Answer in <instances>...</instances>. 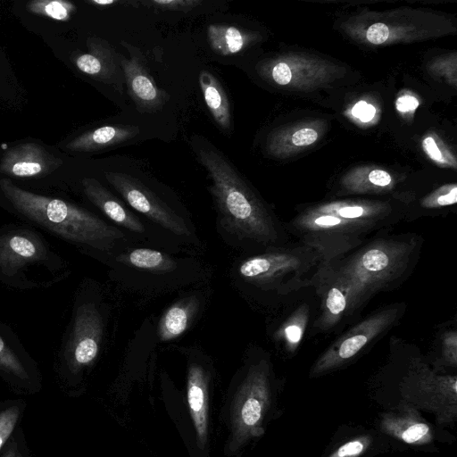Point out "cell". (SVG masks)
Listing matches in <instances>:
<instances>
[{
	"mask_svg": "<svg viewBox=\"0 0 457 457\" xmlns=\"http://www.w3.org/2000/svg\"><path fill=\"white\" fill-rule=\"evenodd\" d=\"M87 52L75 58L76 67L83 73L122 91L121 69L118 54L110 44L98 37H88Z\"/></svg>",
	"mask_w": 457,
	"mask_h": 457,
	"instance_id": "cell-14",
	"label": "cell"
},
{
	"mask_svg": "<svg viewBox=\"0 0 457 457\" xmlns=\"http://www.w3.org/2000/svg\"><path fill=\"white\" fill-rule=\"evenodd\" d=\"M389 30L386 25L378 22L371 25L366 33L368 40L372 44H382L386 41Z\"/></svg>",
	"mask_w": 457,
	"mask_h": 457,
	"instance_id": "cell-30",
	"label": "cell"
},
{
	"mask_svg": "<svg viewBox=\"0 0 457 457\" xmlns=\"http://www.w3.org/2000/svg\"><path fill=\"white\" fill-rule=\"evenodd\" d=\"M199 307L198 300L187 297L172 304L162 315L158 326V337L170 341L181 336L188 328Z\"/></svg>",
	"mask_w": 457,
	"mask_h": 457,
	"instance_id": "cell-22",
	"label": "cell"
},
{
	"mask_svg": "<svg viewBox=\"0 0 457 457\" xmlns=\"http://www.w3.org/2000/svg\"><path fill=\"white\" fill-rule=\"evenodd\" d=\"M90 3L105 6V5L113 4L117 3V1L116 0H104V1L93 0V1H90Z\"/></svg>",
	"mask_w": 457,
	"mask_h": 457,
	"instance_id": "cell-37",
	"label": "cell"
},
{
	"mask_svg": "<svg viewBox=\"0 0 457 457\" xmlns=\"http://www.w3.org/2000/svg\"><path fill=\"white\" fill-rule=\"evenodd\" d=\"M82 187L87 199L110 220L130 231L144 232L142 222L96 179L85 178Z\"/></svg>",
	"mask_w": 457,
	"mask_h": 457,
	"instance_id": "cell-16",
	"label": "cell"
},
{
	"mask_svg": "<svg viewBox=\"0 0 457 457\" xmlns=\"http://www.w3.org/2000/svg\"><path fill=\"white\" fill-rule=\"evenodd\" d=\"M405 309L404 303H391L356 320L320 354L311 369V376L322 375L353 360L393 328Z\"/></svg>",
	"mask_w": 457,
	"mask_h": 457,
	"instance_id": "cell-7",
	"label": "cell"
},
{
	"mask_svg": "<svg viewBox=\"0 0 457 457\" xmlns=\"http://www.w3.org/2000/svg\"><path fill=\"white\" fill-rule=\"evenodd\" d=\"M390 232L321 264L312 283L318 303L312 335L354 323L376 295L395 290L407 280L420 256L423 239L415 233Z\"/></svg>",
	"mask_w": 457,
	"mask_h": 457,
	"instance_id": "cell-1",
	"label": "cell"
},
{
	"mask_svg": "<svg viewBox=\"0 0 457 457\" xmlns=\"http://www.w3.org/2000/svg\"><path fill=\"white\" fill-rule=\"evenodd\" d=\"M423 147L432 159L443 161L442 154L432 137H428L423 140Z\"/></svg>",
	"mask_w": 457,
	"mask_h": 457,
	"instance_id": "cell-36",
	"label": "cell"
},
{
	"mask_svg": "<svg viewBox=\"0 0 457 457\" xmlns=\"http://www.w3.org/2000/svg\"><path fill=\"white\" fill-rule=\"evenodd\" d=\"M369 180L375 186L384 187L391 183L392 179L386 171L374 170L370 172Z\"/></svg>",
	"mask_w": 457,
	"mask_h": 457,
	"instance_id": "cell-34",
	"label": "cell"
},
{
	"mask_svg": "<svg viewBox=\"0 0 457 457\" xmlns=\"http://www.w3.org/2000/svg\"><path fill=\"white\" fill-rule=\"evenodd\" d=\"M457 378L436 375L424 363H412L401 384V394L414 407L434 412L438 421L450 423L457 414Z\"/></svg>",
	"mask_w": 457,
	"mask_h": 457,
	"instance_id": "cell-8",
	"label": "cell"
},
{
	"mask_svg": "<svg viewBox=\"0 0 457 457\" xmlns=\"http://www.w3.org/2000/svg\"><path fill=\"white\" fill-rule=\"evenodd\" d=\"M271 77L278 85H287L292 79V72L286 62H278L272 68Z\"/></svg>",
	"mask_w": 457,
	"mask_h": 457,
	"instance_id": "cell-31",
	"label": "cell"
},
{
	"mask_svg": "<svg viewBox=\"0 0 457 457\" xmlns=\"http://www.w3.org/2000/svg\"><path fill=\"white\" fill-rule=\"evenodd\" d=\"M198 157L212 181L211 192L224 228L240 239L270 248L288 244L285 225L253 195L231 163L214 149H201Z\"/></svg>",
	"mask_w": 457,
	"mask_h": 457,
	"instance_id": "cell-3",
	"label": "cell"
},
{
	"mask_svg": "<svg viewBox=\"0 0 457 457\" xmlns=\"http://www.w3.org/2000/svg\"><path fill=\"white\" fill-rule=\"evenodd\" d=\"M3 457H21V456L17 453V452L12 447H11L8 451H6L3 454Z\"/></svg>",
	"mask_w": 457,
	"mask_h": 457,
	"instance_id": "cell-38",
	"label": "cell"
},
{
	"mask_svg": "<svg viewBox=\"0 0 457 457\" xmlns=\"http://www.w3.org/2000/svg\"><path fill=\"white\" fill-rule=\"evenodd\" d=\"M321 263L315 250L298 242H289L244 260L237 271L246 282L271 292L278 299L290 301L312 288Z\"/></svg>",
	"mask_w": 457,
	"mask_h": 457,
	"instance_id": "cell-6",
	"label": "cell"
},
{
	"mask_svg": "<svg viewBox=\"0 0 457 457\" xmlns=\"http://www.w3.org/2000/svg\"><path fill=\"white\" fill-rule=\"evenodd\" d=\"M207 38L214 53L228 56L241 52L250 43L251 35L233 25L211 24Z\"/></svg>",
	"mask_w": 457,
	"mask_h": 457,
	"instance_id": "cell-23",
	"label": "cell"
},
{
	"mask_svg": "<svg viewBox=\"0 0 457 457\" xmlns=\"http://www.w3.org/2000/svg\"><path fill=\"white\" fill-rule=\"evenodd\" d=\"M27 9L37 15L65 21L75 12L76 6L64 0H34L27 4Z\"/></svg>",
	"mask_w": 457,
	"mask_h": 457,
	"instance_id": "cell-25",
	"label": "cell"
},
{
	"mask_svg": "<svg viewBox=\"0 0 457 457\" xmlns=\"http://www.w3.org/2000/svg\"><path fill=\"white\" fill-rule=\"evenodd\" d=\"M138 133L137 126H103L77 137L67 144L66 148L76 152L98 151L128 141Z\"/></svg>",
	"mask_w": 457,
	"mask_h": 457,
	"instance_id": "cell-18",
	"label": "cell"
},
{
	"mask_svg": "<svg viewBox=\"0 0 457 457\" xmlns=\"http://www.w3.org/2000/svg\"><path fill=\"white\" fill-rule=\"evenodd\" d=\"M352 113L354 117L363 122L371 120L376 113V109L365 101H359L353 108Z\"/></svg>",
	"mask_w": 457,
	"mask_h": 457,
	"instance_id": "cell-32",
	"label": "cell"
},
{
	"mask_svg": "<svg viewBox=\"0 0 457 457\" xmlns=\"http://www.w3.org/2000/svg\"><path fill=\"white\" fill-rule=\"evenodd\" d=\"M129 47L130 57L120 55V66L124 76L129 94L142 112H155L162 108L169 100V95L156 85L145 66L138 49Z\"/></svg>",
	"mask_w": 457,
	"mask_h": 457,
	"instance_id": "cell-12",
	"label": "cell"
},
{
	"mask_svg": "<svg viewBox=\"0 0 457 457\" xmlns=\"http://www.w3.org/2000/svg\"><path fill=\"white\" fill-rule=\"evenodd\" d=\"M150 4L162 10L188 12L202 4L200 0H153Z\"/></svg>",
	"mask_w": 457,
	"mask_h": 457,
	"instance_id": "cell-29",
	"label": "cell"
},
{
	"mask_svg": "<svg viewBox=\"0 0 457 457\" xmlns=\"http://www.w3.org/2000/svg\"><path fill=\"white\" fill-rule=\"evenodd\" d=\"M106 180L136 211L144 214L165 229L178 236H189V228L179 214L158 198L136 178L121 173L105 172Z\"/></svg>",
	"mask_w": 457,
	"mask_h": 457,
	"instance_id": "cell-11",
	"label": "cell"
},
{
	"mask_svg": "<svg viewBox=\"0 0 457 457\" xmlns=\"http://www.w3.org/2000/svg\"><path fill=\"white\" fill-rule=\"evenodd\" d=\"M303 293L293 299V311L289 312L287 318L282 321L275 332V337L283 344L284 348L289 353H294L298 348L305 331L309 327L311 328V323H309L311 319L314 320L317 313V309L312 311L311 303L300 301L299 296Z\"/></svg>",
	"mask_w": 457,
	"mask_h": 457,
	"instance_id": "cell-17",
	"label": "cell"
},
{
	"mask_svg": "<svg viewBox=\"0 0 457 457\" xmlns=\"http://www.w3.org/2000/svg\"><path fill=\"white\" fill-rule=\"evenodd\" d=\"M380 426L386 434L409 445H426L433 438L430 426L409 403L384 413Z\"/></svg>",
	"mask_w": 457,
	"mask_h": 457,
	"instance_id": "cell-15",
	"label": "cell"
},
{
	"mask_svg": "<svg viewBox=\"0 0 457 457\" xmlns=\"http://www.w3.org/2000/svg\"><path fill=\"white\" fill-rule=\"evenodd\" d=\"M128 263L141 270L156 272H170L176 268V262L162 252L148 249L137 248L129 253Z\"/></svg>",
	"mask_w": 457,
	"mask_h": 457,
	"instance_id": "cell-24",
	"label": "cell"
},
{
	"mask_svg": "<svg viewBox=\"0 0 457 457\" xmlns=\"http://www.w3.org/2000/svg\"><path fill=\"white\" fill-rule=\"evenodd\" d=\"M318 137L317 132L312 129H302L294 133L292 142L295 145H307L314 143Z\"/></svg>",
	"mask_w": 457,
	"mask_h": 457,
	"instance_id": "cell-33",
	"label": "cell"
},
{
	"mask_svg": "<svg viewBox=\"0 0 457 457\" xmlns=\"http://www.w3.org/2000/svg\"><path fill=\"white\" fill-rule=\"evenodd\" d=\"M70 273L64 259L29 224L0 228V282L17 290L47 288Z\"/></svg>",
	"mask_w": 457,
	"mask_h": 457,
	"instance_id": "cell-5",
	"label": "cell"
},
{
	"mask_svg": "<svg viewBox=\"0 0 457 457\" xmlns=\"http://www.w3.org/2000/svg\"><path fill=\"white\" fill-rule=\"evenodd\" d=\"M403 218V210L388 204L335 203L306 210L285 228L289 237L315 250L325 264L392 231Z\"/></svg>",
	"mask_w": 457,
	"mask_h": 457,
	"instance_id": "cell-2",
	"label": "cell"
},
{
	"mask_svg": "<svg viewBox=\"0 0 457 457\" xmlns=\"http://www.w3.org/2000/svg\"><path fill=\"white\" fill-rule=\"evenodd\" d=\"M29 357L14 331L0 322V370L15 378L30 380Z\"/></svg>",
	"mask_w": 457,
	"mask_h": 457,
	"instance_id": "cell-19",
	"label": "cell"
},
{
	"mask_svg": "<svg viewBox=\"0 0 457 457\" xmlns=\"http://www.w3.org/2000/svg\"><path fill=\"white\" fill-rule=\"evenodd\" d=\"M20 415L17 406H11L0 411V449L12 435Z\"/></svg>",
	"mask_w": 457,
	"mask_h": 457,
	"instance_id": "cell-28",
	"label": "cell"
},
{
	"mask_svg": "<svg viewBox=\"0 0 457 457\" xmlns=\"http://www.w3.org/2000/svg\"><path fill=\"white\" fill-rule=\"evenodd\" d=\"M369 436L354 437L337 447L328 457H361L370 447Z\"/></svg>",
	"mask_w": 457,
	"mask_h": 457,
	"instance_id": "cell-26",
	"label": "cell"
},
{
	"mask_svg": "<svg viewBox=\"0 0 457 457\" xmlns=\"http://www.w3.org/2000/svg\"><path fill=\"white\" fill-rule=\"evenodd\" d=\"M198 80L205 104L212 118L222 129H230V104L220 82L208 71H202Z\"/></svg>",
	"mask_w": 457,
	"mask_h": 457,
	"instance_id": "cell-21",
	"label": "cell"
},
{
	"mask_svg": "<svg viewBox=\"0 0 457 457\" xmlns=\"http://www.w3.org/2000/svg\"><path fill=\"white\" fill-rule=\"evenodd\" d=\"M270 400L269 365L262 360L250 368L236 400L234 423L239 437L258 436L263 433L261 423Z\"/></svg>",
	"mask_w": 457,
	"mask_h": 457,
	"instance_id": "cell-10",
	"label": "cell"
},
{
	"mask_svg": "<svg viewBox=\"0 0 457 457\" xmlns=\"http://www.w3.org/2000/svg\"><path fill=\"white\" fill-rule=\"evenodd\" d=\"M418 100L411 96H403L397 99L396 108L400 112H407L414 110L418 107Z\"/></svg>",
	"mask_w": 457,
	"mask_h": 457,
	"instance_id": "cell-35",
	"label": "cell"
},
{
	"mask_svg": "<svg viewBox=\"0 0 457 457\" xmlns=\"http://www.w3.org/2000/svg\"><path fill=\"white\" fill-rule=\"evenodd\" d=\"M0 191L10 209L28 224L74 245L104 252L124 237L120 229L94 213L62 199L22 189L9 179H0Z\"/></svg>",
	"mask_w": 457,
	"mask_h": 457,
	"instance_id": "cell-4",
	"label": "cell"
},
{
	"mask_svg": "<svg viewBox=\"0 0 457 457\" xmlns=\"http://www.w3.org/2000/svg\"><path fill=\"white\" fill-rule=\"evenodd\" d=\"M62 163L38 144H19L6 150L0 162V172L19 179L46 176Z\"/></svg>",
	"mask_w": 457,
	"mask_h": 457,
	"instance_id": "cell-13",
	"label": "cell"
},
{
	"mask_svg": "<svg viewBox=\"0 0 457 457\" xmlns=\"http://www.w3.org/2000/svg\"><path fill=\"white\" fill-rule=\"evenodd\" d=\"M206 376L204 369L191 365L187 376V401L201 444L206 441L207 433V390Z\"/></svg>",
	"mask_w": 457,
	"mask_h": 457,
	"instance_id": "cell-20",
	"label": "cell"
},
{
	"mask_svg": "<svg viewBox=\"0 0 457 457\" xmlns=\"http://www.w3.org/2000/svg\"><path fill=\"white\" fill-rule=\"evenodd\" d=\"M103 335L104 320L97 306L93 302H77L60 351L70 368L90 364L99 353Z\"/></svg>",
	"mask_w": 457,
	"mask_h": 457,
	"instance_id": "cell-9",
	"label": "cell"
},
{
	"mask_svg": "<svg viewBox=\"0 0 457 457\" xmlns=\"http://www.w3.org/2000/svg\"><path fill=\"white\" fill-rule=\"evenodd\" d=\"M441 355L445 365H457V332L455 328L444 331L440 337Z\"/></svg>",
	"mask_w": 457,
	"mask_h": 457,
	"instance_id": "cell-27",
	"label": "cell"
}]
</instances>
